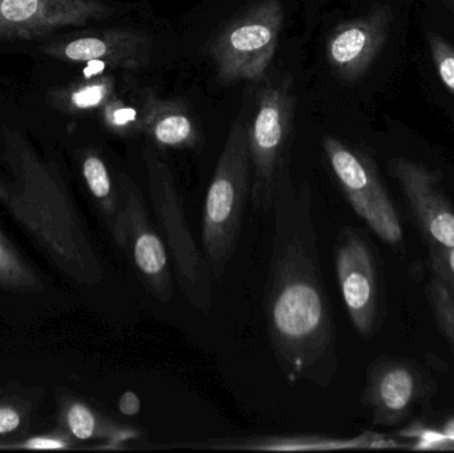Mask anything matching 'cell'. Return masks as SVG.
<instances>
[{
  "instance_id": "1",
  "label": "cell",
  "mask_w": 454,
  "mask_h": 453,
  "mask_svg": "<svg viewBox=\"0 0 454 453\" xmlns=\"http://www.w3.org/2000/svg\"><path fill=\"white\" fill-rule=\"evenodd\" d=\"M263 287L267 338L288 385L328 387L339 369L338 334L320 265L314 197L287 170L275 197Z\"/></svg>"
},
{
  "instance_id": "2",
  "label": "cell",
  "mask_w": 454,
  "mask_h": 453,
  "mask_svg": "<svg viewBox=\"0 0 454 453\" xmlns=\"http://www.w3.org/2000/svg\"><path fill=\"white\" fill-rule=\"evenodd\" d=\"M418 0H375L359 15L341 21L325 43L331 71L355 85L383 71L400 79L412 60Z\"/></svg>"
},
{
  "instance_id": "3",
  "label": "cell",
  "mask_w": 454,
  "mask_h": 453,
  "mask_svg": "<svg viewBox=\"0 0 454 453\" xmlns=\"http://www.w3.org/2000/svg\"><path fill=\"white\" fill-rule=\"evenodd\" d=\"M251 181L248 125L235 121L215 165L202 212V252L215 282L225 277L237 252Z\"/></svg>"
},
{
  "instance_id": "4",
  "label": "cell",
  "mask_w": 454,
  "mask_h": 453,
  "mask_svg": "<svg viewBox=\"0 0 454 453\" xmlns=\"http://www.w3.org/2000/svg\"><path fill=\"white\" fill-rule=\"evenodd\" d=\"M143 159L157 230L167 245L176 281L188 302L196 310L207 314L212 310L215 279L204 252L189 228L175 173L164 152L152 143L144 149Z\"/></svg>"
},
{
  "instance_id": "5",
  "label": "cell",
  "mask_w": 454,
  "mask_h": 453,
  "mask_svg": "<svg viewBox=\"0 0 454 453\" xmlns=\"http://www.w3.org/2000/svg\"><path fill=\"white\" fill-rule=\"evenodd\" d=\"M295 106L293 77L267 82L259 92L255 114L248 125L250 202L256 212L272 210L280 180L291 169Z\"/></svg>"
},
{
  "instance_id": "6",
  "label": "cell",
  "mask_w": 454,
  "mask_h": 453,
  "mask_svg": "<svg viewBox=\"0 0 454 453\" xmlns=\"http://www.w3.org/2000/svg\"><path fill=\"white\" fill-rule=\"evenodd\" d=\"M323 154L336 185L352 210L389 246L403 244L404 231L372 153L336 136L322 140Z\"/></svg>"
},
{
  "instance_id": "7",
  "label": "cell",
  "mask_w": 454,
  "mask_h": 453,
  "mask_svg": "<svg viewBox=\"0 0 454 453\" xmlns=\"http://www.w3.org/2000/svg\"><path fill=\"white\" fill-rule=\"evenodd\" d=\"M283 27L280 0H258L221 29L210 45L223 82L263 79L274 59Z\"/></svg>"
},
{
  "instance_id": "8",
  "label": "cell",
  "mask_w": 454,
  "mask_h": 453,
  "mask_svg": "<svg viewBox=\"0 0 454 453\" xmlns=\"http://www.w3.org/2000/svg\"><path fill=\"white\" fill-rule=\"evenodd\" d=\"M335 269L349 321L363 340H371L380 324V271L375 249L357 229L339 231Z\"/></svg>"
},
{
  "instance_id": "9",
  "label": "cell",
  "mask_w": 454,
  "mask_h": 453,
  "mask_svg": "<svg viewBox=\"0 0 454 453\" xmlns=\"http://www.w3.org/2000/svg\"><path fill=\"white\" fill-rule=\"evenodd\" d=\"M120 177L125 207L117 244L127 253L146 292L160 302L169 303L175 293V282L167 245L152 223L140 188L128 176Z\"/></svg>"
},
{
  "instance_id": "10",
  "label": "cell",
  "mask_w": 454,
  "mask_h": 453,
  "mask_svg": "<svg viewBox=\"0 0 454 453\" xmlns=\"http://www.w3.org/2000/svg\"><path fill=\"white\" fill-rule=\"evenodd\" d=\"M388 170L397 181L427 244L454 246V207L442 185V172L408 154H395Z\"/></svg>"
},
{
  "instance_id": "11",
  "label": "cell",
  "mask_w": 454,
  "mask_h": 453,
  "mask_svg": "<svg viewBox=\"0 0 454 453\" xmlns=\"http://www.w3.org/2000/svg\"><path fill=\"white\" fill-rule=\"evenodd\" d=\"M114 8L101 0H0V37L31 40L66 27L104 20Z\"/></svg>"
},
{
  "instance_id": "12",
  "label": "cell",
  "mask_w": 454,
  "mask_h": 453,
  "mask_svg": "<svg viewBox=\"0 0 454 453\" xmlns=\"http://www.w3.org/2000/svg\"><path fill=\"white\" fill-rule=\"evenodd\" d=\"M47 55L68 63H100L111 68L138 71L148 66L153 42L146 32L111 28L68 37L43 47Z\"/></svg>"
},
{
  "instance_id": "13",
  "label": "cell",
  "mask_w": 454,
  "mask_h": 453,
  "mask_svg": "<svg viewBox=\"0 0 454 453\" xmlns=\"http://www.w3.org/2000/svg\"><path fill=\"white\" fill-rule=\"evenodd\" d=\"M426 383L418 367L399 359H379L367 371L362 403L376 426L400 425L423 399Z\"/></svg>"
},
{
  "instance_id": "14",
  "label": "cell",
  "mask_w": 454,
  "mask_h": 453,
  "mask_svg": "<svg viewBox=\"0 0 454 453\" xmlns=\"http://www.w3.org/2000/svg\"><path fill=\"white\" fill-rule=\"evenodd\" d=\"M412 61L428 100L454 125V37L416 11Z\"/></svg>"
},
{
  "instance_id": "15",
  "label": "cell",
  "mask_w": 454,
  "mask_h": 453,
  "mask_svg": "<svg viewBox=\"0 0 454 453\" xmlns=\"http://www.w3.org/2000/svg\"><path fill=\"white\" fill-rule=\"evenodd\" d=\"M209 449L230 451H333V449H408L407 441L376 433H364L356 438L335 439L325 436H256V438L218 441Z\"/></svg>"
},
{
  "instance_id": "16",
  "label": "cell",
  "mask_w": 454,
  "mask_h": 453,
  "mask_svg": "<svg viewBox=\"0 0 454 453\" xmlns=\"http://www.w3.org/2000/svg\"><path fill=\"white\" fill-rule=\"evenodd\" d=\"M144 130L154 146L165 149H196L201 132L188 106L180 100H162L153 90L144 98Z\"/></svg>"
},
{
  "instance_id": "17",
  "label": "cell",
  "mask_w": 454,
  "mask_h": 453,
  "mask_svg": "<svg viewBox=\"0 0 454 453\" xmlns=\"http://www.w3.org/2000/svg\"><path fill=\"white\" fill-rule=\"evenodd\" d=\"M82 175H84L90 193L103 207L104 215L108 217L112 234L117 242L125 207L121 177L116 185L104 160L93 152L85 154L84 161H82Z\"/></svg>"
},
{
  "instance_id": "18",
  "label": "cell",
  "mask_w": 454,
  "mask_h": 453,
  "mask_svg": "<svg viewBox=\"0 0 454 453\" xmlns=\"http://www.w3.org/2000/svg\"><path fill=\"white\" fill-rule=\"evenodd\" d=\"M114 90V77L111 74H98L61 90L53 98V101L61 109L69 112L93 111L103 108L116 95Z\"/></svg>"
},
{
  "instance_id": "19",
  "label": "cell",
  "mask_w": 454,
  "mask_h": 453,
  "mask_svg": "<svg viewBox=\"0 0 454 453\" xmlns=\"http://www.w3.org/2000/svg\"><path fill=\"white\" fill-rule=\"evenodd\" d=\"M100 111L101 119L111 132L121 137H130L143 133V108L137 109L114 95Z\"/></svg>"
},
{
  "instance_id": "20",
  "label": "cell",
  "mask_w": 454,
  "mask_h": 453,
  "mask_svg": "<svg viewBox=\"0 0 454 453\" xmlns=\"http://www.w3.org/2000/svg\"><path fill=\"white\" fill-rule=\"evenodd\" d=\"M428 300L440 329L454 348V295L434 277L428 286Z\"/></svg>"
},
{
  "instance_id": "21",
  "label": "cell",
  "mask_w": 454,
  "mask_h": 453,
  "mask_svg": "<svg viewBox=\"0 0 454 453\" xmlns=\"http://www.w3.org/2000/svg\"><path fill=\"white\" fill-rule=\"evenodd\" d=\"M68 426L71 433L80 441H88L98 433L106 436L101 433L96 415L84 404L77 403L71 407L68 412Z\"/></svg>"
},
{
  "instance_id": "22",
  "label": "cell",
  "mask_w": 454,
  "mask_h": 453,
  "mask_svg": "<svg viewBox=\"0 0 454 453\" xmlns=\"http://www.w3.org/2000/svg\"><path fill=\"white\" fill-rule=\"evenodd\" d=\"M429 265L434 277L440 279L454 295V246L429 245Z\"/></svg>"
},
{
  "instance_id": "23",
  "label": "cell",
  "mask_w": 454,
  "mask_h": 453,
  "mask_svg": "<svg viewBox=\"0 0 454 453\" xmlns=\"http://www.w3.org/2000/svg\"><path fill=\"white\" fill-rule=\"evenodd\" d=\"M418 5L437 27L454 37V0H418Z\"/></svg>"
},
{
  "instance_id": "24",
  "label": "cell",
  "mask_w": 454,
  "mask_h": 453,
  "mask_svg": "<svg viewBox=\"0 0 454 453\" xmlns=\"http://www.w3.org/2000/svg\"><path fill=\"white\" fill-rule=\"evenodd\" d=\"M436 451H454V415L436 428Z\"/></svg>"
},
{
  "instance_id": "25",
  "label": "cell",
  "mask_w": 454,
  "mask_h": 453,
  "mask_svg": "<svg viewBox=\"0 0 454 453\" xmlns=\"http://www.w3.org/2000/svg\"><path fill=\"white\" fill-rule=\"evenodd\" d=\"M119 410L125 417H136L141 411L140 398L132 391H127L120 398Z\"/></svg>"
},
{
  "instance_id": "26",
  "label": "cell",
  "mask_w": 454,
  "mask_h": 453,
  "mask_svg": "<svg viewBox=\"0 0 454 453\" xmlns=\"http://www.w3.org/2000/svg\"><path fill=\"white\" fill-rule=\"evenodd\" d=\"M20 425V418L11 409H0V433H11Z\"/></svg>"
},
{
  "instance_id": "27",
  "label": "cell",
  "mask_w": 454,
  "mask_h": 453,
  "mask_svg": "<svg viewBox=\"0 0 454 453\" xmlns=\"http://www.w3.org/2000/svg\"><path fill=\"white\" fill-rule=\"evenodd\" d=\"M29 449H64L66 443L60 441H52V439H34L28 441Z\"/></svg>"
},
{
  "instance_id": "28",
  "label": "cell",
  "mask_w": 454,
  "mask_h": 453,
  "mask_svg": "<svg viewBox=\"0 0 454 453\" xmlns=\"http://www.w3.org/2000/svg\"><path fill=\"white\" fill-rule=\"evenodd\" d=\"M3 261V250H2V246H0V262H2Z\"/></svg>"
}]
</instances>
